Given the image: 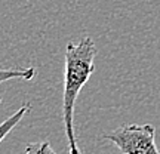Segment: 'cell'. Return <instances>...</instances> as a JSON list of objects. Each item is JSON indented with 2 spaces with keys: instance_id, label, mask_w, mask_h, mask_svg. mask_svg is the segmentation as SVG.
Returning a JSON list of instances; mask_svg holds the SVG:
<instances>
[{
  "instance_id": "cell-1",
  "label": "cell",
  "mask_w": 160,
  "mask_h": 154,
  "mask_svg": "<svg viewBox=\"0 0 160 154\" xmlns=\"http://www.w3.org/2000/svg\"><path fill=\"white\" fill-rule=\"evenodd\" d=\"M97 46L93 40L86 36L77 45L68 42L65 47V71H64V95H62V119L65 135L68 141V151L79 154L74 133V105L82 87L88 83L95 71Z\"/></svg>"
},
{
  "instance_id": "cell-2",
  "label": "cell",
  "mask_w": 160,
  "mask_h": 154,
  "mask_svg": "<svg viewBox=\"0 0 160 154\" xmlns=\"http://www.w3.org/2000/svg\"><path fill=\"white\" fill-rule=\"evenodd\" d=\"M123 154H159L153 125H126L104 135Z\"/></svg>"
},
{
  "instance_id": "cell-3",
  "label": "cell",
  "mask_w": 160,
  "mask_h": 154,
  "mask_svg": "<svg viewBox=\"0 0 160 154\" xmlns=\"http://www.w3.org/2000/svg\"><path fill=\"white\" fill-rule=\"evenodd\" d=\"M30 108H31L30 102H25L22 107L18 110V111H15L11 117H8L3 123H0V142H2V141L8 137V133H9V132H11L12 129H13V127H15V126L21 122V120H22V117L28 113Z\"/></svg>"
},
{
  "instance_id": "cell-4",
  "label": "cell",
  "mask_w": 160,
  "mask_h": 154,
  "mask_svg": "<svg viewBox=\"0 0 160 154\" xmlns=\"http://www.w3.org/2000/svg\"><path fill=\"white\" fill-rule=\"evenodd\" d=\"M36 76L34 68H0V85L8 80L13 79H22V80H31Z\"/></svg>"
},
{
  "instance_id": "cell-5",
  "label": "cell",
  "mask_w": 160,
  "mask_h": 154,
  "mask_svg": "<svg viewBox=\"0 0 160 154\" xmlns=\"http://www.w3.org/2000/svg\"><path fill=\"white\" fill-rule=\"evenodd\" d=\"M27 154H55L53 148L51 147V144L45 141V142H37V144H31L25 148Z\"/></svg>"
},
{
  "instance_id": "cell-6",
  "label": "cell",
  "mask_w": 160,
  "mask_h": 154,
  "mask_svg": "<svg viewBox=\"0 0 160 154\" xmlns=\"http://www.w3.org/2000/svg\"><path fill=\"white\" fill-rule=\"evenodd\" d=\"M0 104H2V95H0Z\"/></svg>"
}]
</instances>
